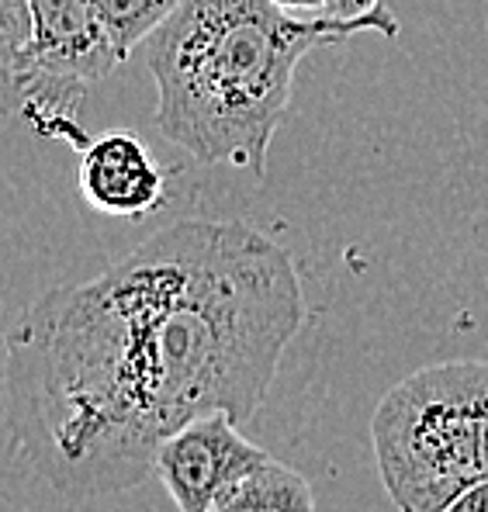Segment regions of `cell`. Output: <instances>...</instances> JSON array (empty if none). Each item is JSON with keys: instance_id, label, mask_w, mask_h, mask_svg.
I'll use <instances>...</instances> for the list:
<instances>
[{"instance_id": "obj_9", "label": "cell", "mask_w": 488, "mask_h": 512, "mask_svg": "<svg viewBox=\"0 0 488 512\" xmlns=\"http://www.w3.org/2000/svg\"><path fill=\"white\" fill-rule=\"evenodd\" d=\"M35 80H39V73L32 70L28 56H21L14 45L0 39V115L25 118L35 94Z\"/></svg>"}, {"instance_id": "obj_4", "label": "cell", "mask_w": 488, "mask_h": 512, "mask_svg": "<svg viewBox=\"0 0 488 512\" xmlns=\"http://www.w3.org/2000/svg\"><path fill=\"white\" fill-rule=\"evenodd\" d=\"M267 461V450L257 447L229 412H208L160 443L153 474L180 512H208L225 488Z\"/></svg>"}, {"instance_id": "obj_8", "label": "cell", "mask_w": 488, "mask_h": 512, "mask_svg": "<svg viewBox=\"0 0 488 512\" xmlns=\"http://www.w3.org/2000/svg\"><path fill=\"white\" fill-rule=\"evenodd\" d=\"M177 4L180 0H94L97 14L115 39L122 59H129L135 45L146 42L174 14Z\"/></svg>"}, {"instance_id": "obj_12", "label": "cell", "mask_w": 488, "mask_h": 512, "mask_svg": "<svg viewBox=\"0 0 488 512\" xmlns=\"http://www.w3.org/2000/svg\"><path fill=\"white\" fill-rule=\"evenodd\" d=\"M440 512H488V478L464 488V492L457 495L454 502H447Z\"/></svg>"}, {"instance_id": "obj_5", "label": "cell", "mask_w": 488, "mask_h": 512, "mask_svg": "<svg viewBox=\"0 0 488 512\" xmlns=\"http://www.w3.org/2000/svg\"><path fill=\"white\" fill-rule=\"evenodd\" d=\"M28 11V63L42 77L87 94V87L101 84L118 63H125L94 0H28Z\"/></svg>"}, {"instance_id": "obj_7", "label": "cell", "mask_w": 488, "mask_h": 512, "mask_svg": "<svg viewBox=\"0 0 488 512\" xmlns=\"http://www.w3.org/2000/svg\"><path fill=\"white\" fill-rule=\"evenodd\" d=\"M208 512H315V492L302 471L270 457L225 488Z\"/></svg>"}, {"instance_id": "obj_2", "label": "cell", "mask_w": 488, "mask_h": 512, "mask_svg": "<svg viewBox=\"0 0 488 512\" xmlns=\"http://www.w3.org/2000/svg\"><path fill=\"white\" fill-rule=\"evenodd\" d=\"M357 32L395 39L399 18H298L274 0H180L142 42L160 90L156 125L198 163L264 173L302 56Z\"/></svg>"}, {"instance_id": "obj_10", "label": "cell", "mask_w": 488, "mask_h": 512, "mask_svg": "<svg viewBox=\"0 0 488 512\" xmlns=\"http://www.w3.org/2000/svg\"><path fill=\"white\" fill-rule=\"evenodd\" d=\"M0 39L28 56V42H32V11L28 0H0Z\"/></svg>"}, {"instance_id": "obj_6", "label": "cell", "mask_w": 488, "mask_h": 512, "mask_svg": "<svg viewBox=\"0 0 488 512\" xmlns=\"http://www.w3.org/2000/svg\"><path fill=\"white\" fill-rule=\"evenodd\" d=\"M77 184L87 205L111 218H142L167 205V173L160 160L125 128L90 135L80 149Z\"/></svg>"}, {"instance_id": "obj_1", "label": "cell", "mask_w": 488, "mask_h": 512, "mask_svg": "<svg viewBox=\"0 0 488 512\" xmlns=\"http://www.w3.org/2000/svg\"><path fill=\"white\" fill-rule=\"evenodd\" d=\"M302 322L284 246L243 222L167 225L4 333L11 454L66 502L132 492L191 419L257 416Z\"/></svg>"}, {"instance_id": "obj_11", "label": "cell", "mask_w": 488, "mask_h": 512, "mask_svg": "<svg viewBox=\"0 0 488 512\" xmlns=\"http://www.w3.org/2000/svg\"><path fill=\"white\" fill-rule=\"evenodd\" d=\"M329 18L340 21H374V18H388V11L381 7V0H326Z\"/></svg>"}, {"instance_id": "obj_3", "label": "cell", "mask_w": 488, "mask_h": 512, "mask_svg": "<svg viewBox=\"0 0 488 512\" xmlns=\"http://www.w3.org/2000/svg\"><path fill=\"white\" fill-rule=\"evenodd\" d=\"M371 440L399 512H440L488 478V360L412 371L378 402Z\"/></svg>"}, {"instance_id": "obj_13", "label": "cell", "mask_w": 488, "mask_h": 512, "mask_svg": "<svg viewBox=\"0 0 488 512\" xmlns=\"http://www.w3.org/2000/svg\"><path fill=\"white\" fill-rule=\"evenodd\" d=\"M274 4L288 14H298V18H315L326 11V0H274Z\"/></svg>"}]
</instances>
